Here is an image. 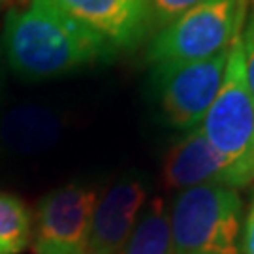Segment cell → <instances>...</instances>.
<instances>
[{
	"label": "cell",
	"instance_id": "cell-1",
	"mask_svg": "<svg viewBox=\"0 0 254 254\" xmlns=\"http://www.w3.org/2000/svg\"><path fill=\"white\" fill-rule=\"evenodd\" d=\"M2 51L15 75L27 81L68 75L117 55L51 0H28L21 8L9 9Z\"/></svg>",
	"mask_w": 254,
	"mask_h": 254
},
{
	"label": "cell",
	"instance_id": "cell-2",
	"mask_svg": "<svg viewBox=\"0 0 254 254\" xmlns=\"http://www.w3.org/2000/svg\"><path fill=\"white\" fill-rule=\"evenodd\" d=\"M243 200L236 189L183 190L170 211L175 254H243Z\"/></svg>",
	"mask_w": 254,
	"mask_h": 254
},
{
	"label": "cell",
	"instance_id": "cell-3",
	"mask_svg": "<svg viewBox=\"0 0 254 254\" xmlns=\"http://www.w3.org/2000/svg\"><path fill=\"white\" fill-rule=\"evenodd\" d=\"M241 32L230 46L222 85L200 123L203 136L230 166L236 189L254 183V98L245 77Z\"/></svg>",
	"mask_w": 254,
	"mask_h": 254
},
{
	"label": "cell",
	"instance_id": "cell-4",
	"mask_svg": "<svg viewBox=\"0 0 254 254\" xmlns=\"http://www.w3.org/2000/svg\"><path fill=\"white\" fill-rule=\"evenodd\" d=\"M245 13L247 0H201L154 32L145 61L154 66L209 59L232 46Z\"/></svg>",
	"mask_w": 254,
	"mask_h": 254
},
{
	"label": "cell",
	"instance_id": "cell-5",
	"mask_svg": "<svg viewBox=\"0 0 254 254\" xmlns=\"http://www.w3.org/2000/svg\"><path fill=\"white\" fill-rule=\"evenodd\" d=\"M230 47L201 61L153 66V92L164 121L177 130L200 127L224 79Z\"/></svg>",
	"mask_w": 254,
	"mask_h": 254
},
{
	"label": "cell",
	"instance_id": "cell-6",
	"mask_svg": "<svg viewBox=\"0 0 254 254\" xmlns=\"http://www.w3.org/2000/svg\"><path fill=\"white\" fill-rule=\"evenodd\" d=\"M96 190L70 183L46 194L36 209L34 254H87Z\"/></svg>",
	"mask_w": 254,
	"mask_h": 254
},
{
	"label": "cell",
	"instance_id": "cell-7",
	"mask_svg": "<svg viewBox=\"0 0 254 254\" xmlns=\"http://www.w3.org/2000/svg\"><path fill=\"white\" fill-rule=\"evenodd\" d=\"M117 53L132 51L149 34V0H51Z\"/></svg>",
	"mask_w": 254,
	"mask_h": 254
},
{
	"label": "cell",
	"instance_id": "cell-8",
	"mask_svg": "<svg viewBox=\"0 0 254 254\" xmlns=\"http://www.w3.org/2000/svg\"><path fill=\"white\" fill-rule=\"evenodd\" d=\"M147 203L143 179L130 175L111 185L92 213L87 254H119Z\"/></svg>",
	"mask_w": 254,
	"mask_h": 254
},
{
	"label": "cell",
	"instance_id": "cell-9",
	"mask_svg": "<svg viewBox=\"0 0 254 254\" xmlns=\"http://www.w3.org/2000/svg\"><path fill=\"white\" fill-rule=\"evenodd\" d=\"M162 183L166 189L181 192L203 185L236 189L228 162L209 143L200 127L189 130L170 147L162 162Z\"/></svg>",
	"mask_w": 254,
	"mask_h": 254
},
{
	"label": "cell",
	"instance_id": "cell-10",
	"mask_svg": "<svg viewBox=\"0 0 254 254\" xmlns=\"http://www.w3.org/2000/svg\"><path fill=\"white\" fill-rule=\"evenodd\" d=\"M63 123L44 106L23 104L0 119V143L11 153H44L59 141Z\"/></svg>",
	"mask_w": 254,
	"mask_h": 254
},
{
	"label": "cell",
	"instance_id": "cell-11",
	"mask_svg": "<svg viewBox=\"0 0 254 254\" xmlns=\"http://www.w3.org/2000/svg\"><path fill=\"white\" fill-rule=\"evenodd\" d=\"M119 254H175L170 211L162 198L147 201Z\"/></svg>",
	"mask_w": 254,
	"mask_h": 254
},
{
	"label": "cell",
	"instance_id": "cell-12",
	"mask_svg": "<svg viewBox=\"0 0 254 254\" xmlns=\"http://www.w3.org/2000/svg\"><path fill=\"white\" fill-rule=\"evenodd\" d=\"M32 239L30 211L17 196L0 192V254H21Z\"/></svg>",
	"mask_w": 254,
	"mask_h": 254
},
{
	"label": "cell",
	"instance_id": "cell-13",
	"mask_svg": "<svg viewBox=\"0 0 254 254\" xmlns=\"http://www.w3.org/2000/svg\"><path fill=\"white\" fill-rule=\"evenodd\" d=\"M201 0H149V32H158Z\"/></svg>",
	"mask_w": 254,
	"mask_h": 254
},
{
	"label": "cell",
	"instance_id": "cell-14",
	"mask_svg": "<svg viewBox=\"0 0 254 254\" xmlns=\"http://www.w3.org/2000/svg\"><path fill=\"white\" fill-rule=\"evenodd\" d=\"M241 46H243V66L249 91L254 98V15L249 21L245 30L241 32Z\"/></svg>",
	"mask_w": 254,
	"mask_h": 254
},
{
	"label": "cell",
	"instance_id": "cell-15",
	"mask_svg": "<svg viewBox=\"0 0 254 254\" xmlns=\"http://www.w3.org/2000/svg\"><path fill=\"white\" fill-rule=\"evenodd\" d=\"M243 254H254V196L243 218Z\"/></svg>",
	"mask_w": 254,
	"mask_h": 254
},
{
	"label": "cell",
	"instance_id": "cell-16",
	"mask_svg": "<svg viewBox=\"0 0 254 254\" xmlns=\"http://www.w3.org/2000/svg\"><path fill=\"white\" fill-rule=\"evenodd\" d=\"M0 61H2V47H0ZM0 89H2V63H0Z\"/></svg>",
	"mask_w": 254,
	"mask_h": 254
},
{
	"label": "cell",
	"instance_id": "cell-17",
	"mask_svg": "<svg viewBox=\"0 0 254 254\" xmlns=\"http://www.w3.org/2000/svg\"><path fill=\"white\" fill-rule=\"evenodd\" d=\"M4 2H8V0H0V6H2V4H4Z\"/></svg>",
	"mask_w": 254,
	"mask_h": 254
}]
</instances>
